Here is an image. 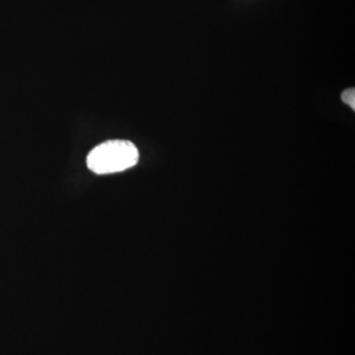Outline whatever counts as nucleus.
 <instances>
[{"label": "nucleus", "mask_w": 355, "mask_h": 355, "mask_svg": "<svg viewBox=\"0 0 355 355\" xmlns=\"http://www.w3.org/2000/svg\"><path fill=\"white\" fill-rule=\"evenodd\" d=\"M342 100L343 103L350 107L352 110H355V89L349 88L343 91L342 93Z\"/></svg>", "instance_id": "2"}, {"label": "nucleus", "mask_w": 355, "mask_h": 355, "mask_svg": "<svg viewBox=\"0 0 355 355\" xmlns=\"http://www.w3.org/2000/svg\"><path fill=\"white\" fill-rule=\"evenodd\" d=\"M137 146L128 140H109L88 154L87 166L96 174H113L130 169L139 162Z\"/></svg>", "instance_id": "1"}]
</instances>
